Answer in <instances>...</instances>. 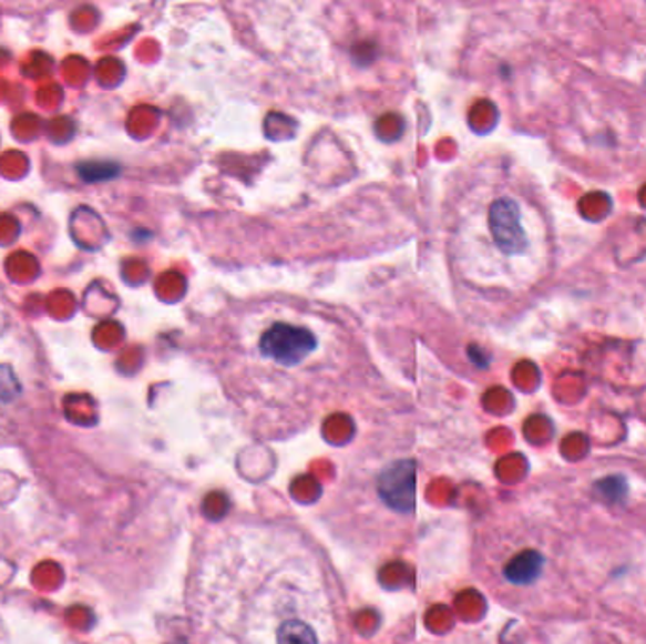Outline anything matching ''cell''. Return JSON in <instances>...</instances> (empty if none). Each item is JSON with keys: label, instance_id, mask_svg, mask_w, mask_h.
I'll return each mask as SVG.
<instances>
[{"label": "cell", "instance_id": "6da1fadb", "mask_svg": "<svg viewBox=\"0 0 646 644\" xmlns=\"http://www.w3.org/2000/svg\"><path fill=\"white\" fill-rule=\"evenodd\" d=\"M193 644H346L331 565L297 525L233 518L198 541L187 584Z\"/></svg>", "mask_w": 646, "mask_h": 644}, {"label": "cell", "instance_id": "7a4b0ae2", "mask_svg": "<svg viewBox=\"0 0 646 644\" xmlns=\"http://www.w3.org/2000/svg\"><path fill=\"white\" fill-rule=\"evenodd\" d=\"M212 335L225 388L267 439L301 431L361 364L345 319L284 295L235 303Z\"/></svg>", "mask_w": 646, "mask_h": 644}, {"label": "cell", "instance_id": "3957f363", "mask_svg": "<svg viewBox=\"0 0 646 644\" xmlns=\"http://www.w3.org/2000/svg\"><path fill=\"white\" fill-rule=\"evenodd\" d=\"M537 211L503 166H469L444 198L442 229L450 276L471 314L514 299L537 267Z\"/></svg>", "mask_w": 646, "mask_h": 644}, {"label": "cell", "instance_id": "277c9868", "mask_svg": "<svg viewBox=\"0 0 646 644\" xmlns=\"http://www.w3.org/2000/svg\"><path fill=\"white\" fill-rule=\"evenodd\" d=\"M359 484L361 501H369V518L384 522H409L417 507V463L412 460L384 461L369 469Z\"/></svg>", "mask_w": 646, "mask_h": 644}, {"label": "cell", "instance_id": "5b68a950", "mask_svg": "<svg viewBox=\"0 0 646 644\" xmlns=\"http://www.w3.org/2000/svg\"><path fill=\"white\" fill-rule=\"evenodd\" d=\"M544 555L535 549H524L511 555L503 568L501 576L503 581L509 582L512 586H532L533 582L539 581L543 574Z\"/></svg>", "mask_w": 646, "mask_h": 644}, {"label": "cell", "instance_id": "8992f818", "mask_svg": "<svg viewBox=\"0 0 646 644\" xmlns=\"http://www.w3.org/2000/svg\"><path fill=\"white\" fill-rule=\"evenodd\" d=\"M595 490L602 493V498L607 499L611 503H622L627 495V482L622 477H607L595 484Z\"/></svg>", "mask_w": 646, "mask_h": 644}]
</instances>
